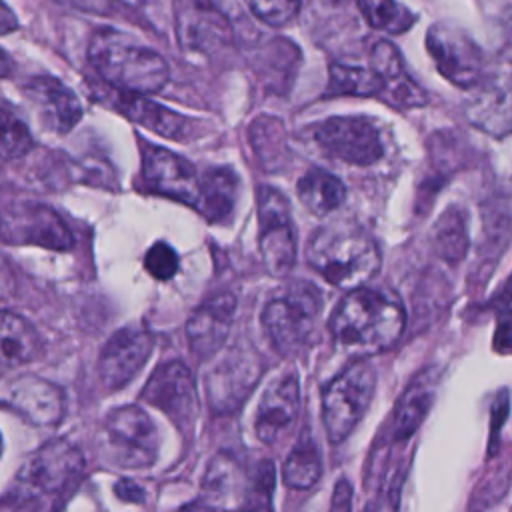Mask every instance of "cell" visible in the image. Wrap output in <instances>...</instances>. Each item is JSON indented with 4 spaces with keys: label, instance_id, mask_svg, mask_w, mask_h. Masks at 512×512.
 Returning a JSON list of instances; mask_svg holds the SVG:
<instances>
[{
    "label": "cell",
    "instance_id": "1",
    "mask_svg": "<svg viewBox=\"0 0 512 512\" xmlns=\"http://www.w3.org/2000/svg\"><path fill=\"white\" fill-rule=\"evenodd\" d=\"M328 326L342 348L374 354L398 342L406 326V312L390 290L358 286L338 302Z\"/></svg>",
    "mask_w": 512,
    "mask_h": 512
},
{
    "label": "cell",
    "instance_id": "2",
    "mask_svg": "<svg viewBox=\"0 0 512 512\" xmlns=\"http://www.w3.org/2000/svg\"><path fill=\"white\" fill-rule=\"evenodd\" d=\"M82 452L64 438L40 446L14 478L6 500L18 508H62L84 476Z\"/></svg>",
    "mask_w": 512,
    "mask_h": 512
},
{
    "label": "cell",
    "instance_id": "3",
    "mask_svg": "<svg viewBox=\"0 0 512 512\" xmlns=\"http://www.w3.org/2000/svg\"><path fill=\"white\" fill-rule=\"evenodd\" d=\"M88 60L106 84L132 94L160 92L170 76L166 60L156 50L112 28L92 34Z\"/></svg>",
    "mask_w": 512,
    "mask_h": 512
},
{
    "label": "cell",
    "instance_id": "4",
    "mask_svg": "<svg viewBox=\"0 0 512 512\" xmlns=\"http://www.w3.org/2000/svg\"><path fill=\"white\" fill-rule=\"evenodd\" d=\"M308 264L332 286L352 290L376 276L380 250L366 230L338 220L310 236Z\"/></svg>",
    "mask_w": 512,
    "mask_h": 512
},
{
    "label": "cell",
    "instance_id": "5",
    "mask_svg": "<svg viewBox=\"0 0 512 512\" xmlns=\"http://www.w3.org/2000/svg\"><path fill=\"white\" fill-rule=\"evenodd\" d=\"M320 312V290L312 282L296 280L264 308L262 326L278 352L296 354L310 340Z\"/></svg>",
    "mask_w": 512,
    "mask_h": 512
},
{
    "label": "cell",
    "instance_id": "6",
    "mask_svg": "<svg viewBox=\"0 0 512 512\" xmlns=\"http://www.w3.org/2000/svg\"><path fill=\"white\" fill-rule=\"evenodd\" d=\"M158 432L152 418L134 404L108 412L100 446L104 458L118 468H148L158 456Z\"/></svg>",
    "mask_w": 512,
    "mask_h": 512
},
{
    "label": "cell",
    "instance_id": "7",
    "mask_svg": "<svg viewBox=\"0 0 512 512\" xmlns=\"http://www.w3.org/2000/svg\"><path fill=\"white\" fill-rule=\"evenodd\" d=\"M376 390V372L368 362H356L334 376L322 394V422L330 442L350 436L370 408Z\"/></svg>",
    "mask_w": 512,
    "mask_h": 512
},
{
    "label": "cell",
    "instance_id": "8",
    "mask_svg": "<svg viewBox=\"0 0 512 512\" xmlns=\"http://www.w3.org/2000/svg\"><path fill=\"white\" fill-rule=\"evenodd\" d=\"M316 146L332 160L368 166L382 158L384 142L378 124L364 116H334L312 126Z\"/></svg>",
    "mask_w": 512,
    "mask_h": 512
},
{
    "label": "cell",
    "instance_id": "9",
    "mask_svg": "<svg viewBox=\"0 0 512 512\" xmlns=\"http://www.w3.org/2000/svg\"><path fill=\"white\" fill-rule=\"evenodd\" d=\"M258 246L270 274L282 276L296 262V230L288 198L272 188L258 190Z\"/></svg>",
    "mask_w": 512,
    "mask_h": 512
},
{
    "label": "cell",
    "instance_id": "10",
    "mask_svg": "<svg viewBox=\"0 0 512 512\" xmlns=\"http://www.w3.org/2000/svg\"><path fill=\"white\" fill-rule=\"evenodd\" d=\"M426 48L438 72L460 88H474L482 80V50L460 28L434 24L426 36Z\"/></svg>",
    "mask_w": 512,
    "mask_h": 512
},
{
    "label": "cell",
    "instance_id": "11",
    "mask_svg": "<svg viewBox=\"0 0 512 512\" xmlns=\"http://www.w3.org/2000/svg\"><path fill=\"white\" fill-rule=\"evenodd\" d=\"M140 152L144 188L196 208L200 198V178L194 166L172 150L148 142L140 146Z\"/></svg>",
    "mask_w": 512,
    "mask_h": 512
},
{
    "label": "cell",
    "instance_id": "12",
    "mask_svg": "<svg viewBox=\"0 0 512 512\" xmlns=\"http://www.w3.org/2000/svg\"><path fill=\"white\" fill-rule=\"evenodd\" d=\"M142 400L160 408L182 430L190 428L196 414V390L190 370L182 362H168L148 378Z\"/></svg>",
    "mask_w": 512,
    "mask_h": 512
},
{
    "label": "cell",
    "instance_id": "13",
    "mask_svg": "<svg viewBox=\"0 0 512 512\" xmlns=\"http://www.w3.org/2000/svg\"><path fill=\"white\" fill-rule=\"evenodd\" d=\"M176 36L182 48L214 52L230 40L226 16L210 0H174Z\"/></svg>",
    "mask_w": 512,
    "mask_h": 512
},
{
    "label": "cell",
    "instance_id": "14",
    "mask_svg": "<svg viewBox=\"0 0 512 512\" xmlns=\"http://www.w3.org/2000/svg\"><path fill=\"white\" fill-rule=\"evenodd\" d=\"M154 348V336L142 328H124L116 332L102 348L98 358V378L110 388L128 384L146 364Z\"/></svg>",
    "mask_w": 512,
    "mask_h": 512
},
{
    "label": "cell",
    "instance_id": "15",
    "mask_svg": "<svg viewBox=\"0 0 512 512\" xmlns=\"http://www.w3.org/2000/svg\"><path fill=\"white\" fill-rule=\"evenodd\" d=\"M0 402L38 426L58 424L64 412L62 390L52 382L32 374H24L12 380Z\"/></svg>",
    "mask_w": 512,
    "mask_h": 512
},
{
    "label": "cell",
    "instance_id": "16",
    "mask_svg": "<svg viewBox=\"0 0 512 512\" xmlns=\"http://www.w3.org/2000/svg\"><path fill=\"white\" fill-rule=\"evenodd\" d=\"M234 312L236 296L232 292L216 294L192 312L186 324V336L192 352L198 358L206 360L224 346L232 328Z\"/></svg>",
    "mask_w": 512,
    "mask_h": 512
},
{
    "label": "cell",
    "instance_id": "17",
    "mask_svg": "<svg viewBox=\"0 0 512 512\" xmlns=\"http://www.w3.org/2000/svg\"><path fill=\"white\" fill-rule=\"evenodd\" d=\"M260 376V366L248 350H240L222 360L206 376V394L212 410L230 412L252 390Z\"/></svg>",
    "mask_w": 512,
    "mask_h": 512
},
{
    "label": "cell",
    "instance_id": "18",
    "mask_svg": "<svg viewBox=\"0 0 512 512\" xmlns=\"http://www.w3.org/2000/svg\"><path fill=\"white\" fill-rule=\"evenodd\" d=\"M370 68L380 76L382 96L396 108H416L428 102L424 88L408 74L398 48L386 40L374 44L370 54Z\"/></svg>",
    "mask_w": 512,
    "mask_h": 512
},
{
    "label": "cell",
    "instance_id": "19",
    "mask_svg": "<svg viewBox=\"0 0 512 512\" xmlns=\"http://www.w3.org/2000/svg\"><path fill=\"white\" fill-rule=\"evenodd\" d=\"M298 408H300L298 378L294 374H288L284 378L274 380L264 390L262 400L258 404V412L254 420L256 436L266 444H274L290 430V426L298 416Z\"/></svg>",
    "mask_w": 512,
    "mask_h": 512
},
{
    "label": "cell",
    "instance_id": "20",
    "mask_svg": "<svg viewBox=\"0 0 512 512\" xmlns=\"http://www.w3.org/2000/svg\"><path fill=\"white\" fill-rule=\"evenodd\" d=\"M476 86L478 90L466 106L470 122L494 136L512 132V76H494Z\"/></svg>",
    "mask_w": 512,
    "mask_h": 512
},
{
    "label": "cell",
    "instance_id": "21",
    "mask_svg": "<svg viewBox=\"0 0 512 512\" xmlns=\"http://www.w3.org/2000/svg\"><path fill=\"white\" fill-rule=\"evenodd\" d=\"M110 104L124 114L126 118H130L132 122L164 136L170 140H188L192 138V126L194 122L166 106H160L148 98H144V94H132V92H122L116 90L114 98H110Z\"/></svg>",
    "mask_w": 512,
    "mask_h": 512
},
{
    "label": "cell",
    "instance_id": "22",
    "mask_svg": "<svg viewBox=\"0 0 512 512\" xmlns=\"http://www.w3.org/2000/svg\"><path fill=\"white\" fill-rule=\"evenodd\" d=\"M10 242H32L50 250H70L74 244L72 232L50 206H28L4 224Z\"/></svg>",
    "mask_w": 512,
    "mask_h": 512
},
{
    "label": "cell",
    "instance_id": "23",
    "mask_svg": "<svg viewBox=\"0 0 512 512\" xmlns=\"http://www.w3.org/2000/svg\"><path fill=\"white\" fill-rule=\"evenodd\" d=\"M26 92L36 102L46 126L58 134L70 132L82 118V104L76 94L52 76H38L28 82Z\"/></svg>",
    "mask_w": 512,
    "mask_h": 512
},
{
    "label": "cell",
    "instance_id": "24",
    "mask_svg": "<svg viewBox=\"0 0 512 512\" xmlns=\"http://www.w3.org/2000/svg\"><path fill=\"white\" fill-rule=\"evenodd\" d=\"M238 176L226 166L210 168L200 178V198L196 208L210 222H226L236 206Z\"/></svg>",
    "mask_w": 512,
    "mask_h": 512
},
{
    "label": "cell",
    "instance_id": "25",
    "mask_svg": "<svg viewBox=\"0 0 512 512\" xmlns=\"http://www.w3.org/2000/svg\"><path fill=\"white\" fill-rule=\"evenodd\" d=\"M434 398V378L430 372H422L400 396L394 412H392V438L402 442L408 440L418 426L422 424L424 416L428 414Z\"/></svg>",
    "mask_w": 512,
    "mask_h": 512
},
{
    "label": "cell",
    "instance_id": "26",
    "mask_svg": "<svg viewBox=\"0 0 512 512\" xmlns=\"http://www.w3.org/2000/svg\"><path fill=\"white\" fill-rule=\"evenodd\" d=\"M40 352V336L22 316L0 310V366H20Z\"/></svg>",
    "mask_w": 512,
    "mask_h": 512
},
{
    "label": "cell",
    "instance_id": "27",
    "mask_svg": "<svg viewBox=\"0 0 512 512\" xmlns=\"http://www.w3.org/2000/svg\"><path fill=\"white\" fill-rule=\"evenodd\" d=\"M300 202L316 216L340 208L346 200V186L324 168H310L296 184Z\"/></svg>",
    "mask_w": 512,
    "mask_h": 512
},
{
    "label": "cell",
    "instance_id": "28",
    "mask_svg": "<svg viewBox=\"0 0 512 512\" xmlns=\"http://www.w3.org/2000/svg\"><path fill=\"white\" fill-rule=\"evenodd\" d=\"M250 144L266 170H278L288 160L284 124L274 116H258L248 128Z\"/></svg>",
    "mask_w": 512,
    "mask_h": 512
},
{
    "label": "cell",
    "instance_id": "29",
    "mask_svg": "<svg viewBox=\"0 0 512 512\" xmlns=\"http://www.w3.org/2000/svg\"><path fill=\"white\" fill-rule=\"evenodd\" d=\"M322 474V458L316 442L310 438L308 430L302 432L300 440L290 450L282 466V478L290 488L308 490L312 488Z\"/></svg>",
    "mask_w": 512,
    "mask_h": 512
},
{
    "label": "cell",
    "instance_id": "30",
    "mask_svg": "<svg viewBox=\"0 0 512 512\" xmlns=\"http://www.w3.org/2000/svg\"><path fill=\"white\" fill-rule=\"evenodd\" d=\"M382 90V80L372 68L350 66L334 62L328 70V88L330 96H378Z\"/></svg>",
    "mask_w": 512,
    "mask_h": 512
},
{
    "label": "cell",
    "instance_id": "31",
    "mask_svg": "<svg viewBox=\"0 0 512 512\" xmlns=\"http://www.w3.org/2000/svg\"><path fill=\"white\" fill-rule=\"evenodd\" d=\"M434 248L450 264H458L468 250V232L466 218L462 210L448 208L434 228Z\"/></svg>",
    "mask_w": 512,
    "mask_h": 512
},
{
    "label": "cell",
    "instance_id": "32",
    "mask_svg": "<svg viewBox=\"0 0 512 512\" xmlns=\"http://www.w3.org/2000/svg\"><path fill=\"white\" fill-rule=\"evenodd\" d=\"M364 20L386 34H404L414 22L416 14L398 0H356Z\"/></svg>",
    "mask_w": 512,
    "mask_h": 512
},
{
    "label": "cell",
    "instance_id": "33",
    "mask_svg": "<svg viewBox=\"0 0 512 512\" xmlns=\"http://www.w3.org/2000/svg\"><path fill=\"white\" fill-rule=\"evenodd\" d=\"M236 486H238L236 464L224 456H218L210 464V468L204 476L202 498L208 500V506H228L226 498L236 490Z\"/></svg>",
    "mask_w": 512,
    "mask_h": 512
},
{
    "label": "cell",
    "instance_id": "34",
    "mask_svg": "<svg viewBox=\"0 0 512 512\" xmlns=\"http://www.w3.org/2000/svg\"><path fill=\"white\" fill-rule=\"evenodd\" d=\"M32 134L12 112L0 108V156L20 158L32 148Z\"/></svg>",
    "mask_w": 512,
    "mask_h": 512
},
{
    "label": "cell",
    "instance_id": "35",
    "mask_svg": "<svg viewBox=\"0 0 512 512\" xmlns=\"http://www.w3.org/2000/svg\"><path fill=\"white\" fill-rule=\"evenodd\" d=\"M276 486V472H274V464L272 460H264L258 464L256 472L252 474V478L248 480V488L246 494L242 496L244 500L240 502L242 508H272V492Z\"/></svg>",
    "mask_w": 512,
    "mask_h": 512
},
{
    "label": "cell",
    "instance_id": "36",
    "mask_svg": "<svg viewBox=\"0 0 512 512\" xmlns=\"http://www.w3.org/2000/svg\"><path fill=\"white\" fill-rule=\"evenodd\" d=\"M246 4L268 26H286L300 10V0H246Z\"/></svg>",
    "mask_w": 512,
    "mask_h": 512
},
{
    "label": "cell",
    "instance_id": "37",
    "mask_svg": "<svg viewBox=\"0 0 512 512\" xmlns=\"http://www.w3.org/2000/svg\"><path fill=\"white\" fill-rule=\"evenodd\" d=\"M144 268L156 280H170L178 272V254L166 242H156L144 256Z\"/></svg>",
    "mask_w": 512,
    "mask_h": 512
},
{
    "label": "cell",
    "instance_id": "38",
    "mask_svg": "<svg viewBox=\"0 0 512 512\" xmlns=\"http://www.w3.org/2000/svg\"><path fill=\"white\" fill-rule=\"evenodd\" d=\"M492 348L498 354H512V312H500Z\"/></svg>",
    "mask_w": 512,
    "mask_h": 512
},
{
    "label": "cell",
    "instance_id": "39",
    "mask_svg": "<svg viewBox=\"0 0 512 512\" xmlns=\"http://www.w3.org/2000/svg\"><path fill=\"white\" fill-rule=\"evenodd\" d=\"M350 502H352V486L348 480L342 478L334 488L330 510H350Z\"/></svg>",
    "mask_w": 512,
    "mask_h": 512
},
{
    "label": "cell",
    "instance_id": "40",
    "mask_svg": "<svg viewBox=\"0 0 512 512\" xmlns=\"http://www.w3.org/2000/svg\"><path fill=\"white\" fill-rule=\"evenodd\" d=\"M114 490H116V494H118L122 500H128V502H134V504L144 502V490H142L134 480L124 478V480H120V482L116 484Z\"/></svg>",
    "mask_w": 512,
    "mask_h": 512
},
{
    "label": "cell",
    "instance_id": "41",
    "mask_svg": "<svg viewBox=\"0 0 512 512\" xmlns=\"http://www.w3.org/2000/svg\"><path fill=\"white\" fill-rule=\"evenodd\" d=\"M490 306L498 312H512V274L504 282V286L494 294Z\"/></svg>",
    "mask_w": 512,
    "mask_h": 512
},
{
    "label": "cell",
    "instance_id": "42",
    "mask_svg": "<svg viewBox=\"0 0 512 512\" xmlns=\"http://www.w3.org/2000/svg\"><path fill=\"white\" fill-rule=\"evenodd\" d=\"M18 18L16 14L10 10V6L6 2L0 0V34H10L14 30H18Z\"/></svg>",
    "mask_w": 512,
    "mask_h": 512
},
{
    "label": "cell",
    "instance_id": "43",
    "mask_svg": "<svg viewBox=\"0 0 512 512\" xmlns=\"http://www.w3.org/2000/svg\"><path fill=\"white\" fill-rule=\"evenodd\" d=\"M10 72H12V60L4 50H0V78L10 76Z\"/></svg>",
    "mask_w": 512,
    "mask_h": 512
},
{
    "label": "cell",
    "instance_id": "44",
    "mask_svg": "<svg viewBox=\"0 0 512 512\" xmlns=\"http://www.w3.org/2000/svg\"><path fill=\"white\" fill-rule=\"evenodd\" d=\"M0 452H2V438H0Z\"/></svg>",
    "mask_w": 512,
    "mask_h": 512
}]
</instances>
